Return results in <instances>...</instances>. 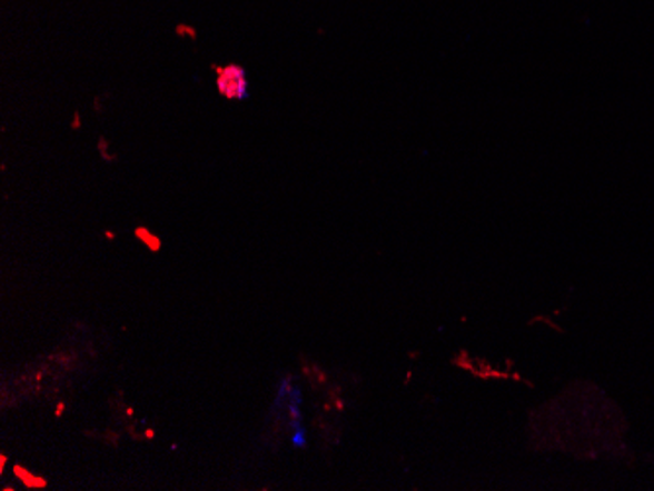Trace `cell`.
Masks as SVG:
<instances>
[{
  "label": "cell",
  "mask_w": 654,
  "mask_h": 491,
  "mask_svg": "<svg viewBox=\"0 0 654 491\" xmlns=\"http://www.w3.org/2000/svg\"><path fill=\"white\" fill-rule=\"evenodd\" d=\"M81 112H79V110H75L73 120H71V130L79 131L81 130Z\"/></svg>",
  "instance_id": "obj_7"
},
{
  "label": "cell",
  "mask_w": 654,
  "mask_h": 491,
  "mask_svg": "<svg viewBox=\"0 0 654 491\" xmlns=\"http://www.w3.org/2000/svg\"><path fill=\"white\" fill-rule=\"evenodd\" d=\"M293 442H295V447H300V449H304V447H306V431H304L303 425L295 427Z\"/></svg>",
  "instance_id": "obj_6"
},
{
  "label": "cell",
  "mask_w": 654,
  "mask_h": 491,
  "mask_svg": "<svg viewBox=\"0 0 654 491\" xmlns=\"http://www.w3.org/2000/svg\"><path fill=\"white\" fill-rule=\"evenodd\" d=\"M212 71L216 73V89L220 97L226 100H246L249 94V81H247L246 67L239 63L228 66H216L212 63Z\"/></svg>",
  "instance_id": "obj_1"
},
{
  "label": "cell",
  "mask_w": 654,
  "mask_h": 491,
  "mask_svg": "<svg viewBox=\"0 0 654 491\" xmlns=\"http://www.w3.org/2000/svg\"><path fill=\"white\" fill-rule=\"evenodd\" d=\"M146 437H149V439H151V437H156V431H151V429H149L148 433H146Z\"/></svg>",
  "instance_id": "obj_11"
},
{
  "label": "cell",
  "mask_w": 654,
  "mask_h": 491,
  "mask_svg": "<svg viewBox=\"0 0 654 491\" xmlns=\"http://www.w3.org/2000/svg\"><path fill=\"white\" fill-rule=\"evenodd\" d=\"M63 410H66V405H63V403H59L58 410H56V415H58V418H61V415H63Z\"/></svg>",
  "instance_id": "obj_9"
},
{
  "label": "cell",
  "mask_w": 654,
  "mask_h": 491,
  "mask_svg": "<svg viewBox=\"0 0 654 491\" xmlns=\"http://www.w3.org/2000/svg\"><path fill=\"white\" fill-rule=\"evenodd\" d=\"M133 236L138 239L139 243H143V246L148 247L151 253H159L161 249H164V241L159 236H156L153 231H149L148 228H143V226H139L133 231Z\"/></svg>",
  "instance_id": "obj_2"
},
{
  "label": "cell",
  "mask_w": 654,
  "mask_h": 491,
  "mask_svg": "<svg viewBox=\"0 0 654 491\" xmlns=\"http://www.w3.org/2000/svg\"><path fill=\"white\" fill-rule=\"evenodd\" d=\"M175 33H177L179 38H189L190 41H198V30L195 26L179 22V24L175 26Z\"/></svg>",
  "instance_id": "obj_4"
},
{
  "label": "cell",
  "mask_w": 654,
  "mask_h": 491,
  "mask_svg": "<svg viewBox=\"0 0 654 491\" xmlns=\"http://www.w3.org/2000/svg\"><path fill=\"white\" fill-rule=\"evenodd\" d=\"M105 238L110 239V241H112V239H115V233H112V231H105Z\"/></svg>",
  "instance_id": "obj_10"
},
{
  "label": "cell",
  "mask_w": 654,
  "mask_h": 491,
  "mask_svg": "<svg viewBox=\"0 0 654 491\" xmlns=\"http://www.w3.org/2000/svg\"><path fill=\"white\" fill-rule=\"evenodd\" d=\"M99 153L108 163H116L118 161V156L110 151V141L107 138H99Z\"/></svg>",
  "instance_id": "obj_5"
},
{
  "label": "cell",
  "mask_w": 654,
  "mask_h": 491,
  "mask_svg": "<svg viewBox=\"0 0 654 491\" xmlns=\"http://www.w3.org/2000/svg\"><path fill=\"white\" fill-rule=\"evenodd\" d=\"M7 462H9V457H7V454H0V472H4Z\"/></svg>",
  "instance_id": "obj_8"
},
{
  "label": "cell",
  "mask_w": 654,
  "mask_h": 491,
  "mask_svg": "<svg viewBox=\"0 0 654 491\" xmlns=\"http://www.w3.org/2000/svg\"><path fill=\"white\" fill-rule=\"evenodd\" d=\"M12 472L17 475L20 482L24 483L26 488H30V490H46L48 488V480L46 478H38V475H33L32 472H28L26 468L17 467L12 468Z\"/></svg>",
  "instance_id": "obj_3"
}]
</instances>
